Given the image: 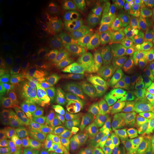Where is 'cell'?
<instances>
[{"label":"cell","instance_id":"cell-16","mask_svg":"<svg viewBox=\"0 0 154 154\" xmlns=\"http://www.w3.org/2000/svg\"><path fill=\"white\" fill-rule=\"evenodd\" d=\"M55 136L62 145H69L76 139L77 129L74 126H60L56 131Z\"/></svg>","mask_w":154,"mask_h":154},{"label":"cell","instance_id":"cell-14","mask_svg":"<svg viewBox=\"0 0 154 154\" xmlns=\"http://www.w3.org/2000/svg\"><path fill=\"white\" fill-rule=\"evenodd\" d=\"M59 72L65 78L74 79L78 76V69L73 61L66 56H60L57 60Z\"/></svg>","mask_w":154,"mask_h":154},{"label":"cell","instance_id":"cell-19","mask_svg":"<svg viewBox=\"0 0 154 154\" xmlns=\"http://www.w3.org/2000/svg\"><path fill=\"white\" fill-rule=\"evenodd\" d=\"M36 43L32 38H29L25 42L22 54V59L25 63H31L34 61L36 56Z\"/></svg>","mask_w":154,"mask_h":154},{"label":"cell","instance_id":"cell-15","mask_svg":"<svg viewBox=\"0 0 154 154\" xmlns=\"http://www.w3.org/2000/svg\"><path fill=\"white\" fill-rule=\"evenodd\" d=\"M5 91L8 99L15 106H20V105L24 104L25 101L24 93L22 88L17 82H9L6 86Z\"/></svg>","mask_w":154,"mask_h":154},{"label":"cell","instance_id":"cell-23","mask_svg":"<svg viewBox=\"0 0 154 154\" xmlns=\"http://www.w3.org/2000/svg\"><path fill=\"white\" fill-rule=\"evenodd\" d=\"M6 50H7V45H6L5 40L3 38H1V44H0V65L2 66L5 60Z\"/></svg>","mask_w":154,"mask_h":154},{"label":"cell","instance_id":"cell-7","mask_svg":"<svg viewBox=\"0 0 154 154\" xmlns=\"http://www.w3.org/2000/svg\"><path fill=\"white\" fill-rule=\"evenodd\" d=\"M96 59L102 74L119 79L125 87V72L121 63L108 55L101 47L97 48Z\"/></svg>","mask_w":154,"mask_h":154},{"label":"cell","instance_id":"cell-18","mask_svg":"<svg viewBox=\"0 0 154 154\" xmlns=\"http://www.w3.org/2000/svg\"><path fill=\"white\" fill-rule=\"evenodd\" d=\"M74 50L79 61L87 66L91 62V54L87 46L84 42H77L75 44Z\"/></svg>","mask_w":154,"mask_h":154},{"label":"cell","instance_id":"cell-1","mask_svg":"<svg viewBox=\"0 0 154 154\" xmlns=\"http://www.w3.org/2000/svg\"><path fill=\"white\" fill-rule=\"evenodd\" d=\"M121 63L125 72V87L136 88L154 76V51L140 44H131Z\"/></svg>","mask_w":154,"mask_h":154},{"label":"cell","instance_id":"cell-3","mask_svg":"<svg viewBox=\"0 0 154 154\" xmlns=\"http://www.w3.org/2000/svg\"><path fill=\"white\" fill-rule=\"evenodd\" d=\"M119 23L124 35L138 39L146 37L151 30L149 17L134 5H127L123 7Z\"/></svg>","mask_w":154,"mask_h":154},{"label":"cell","instance_id":"cell-8","mask_svg":"<svg viewBox=\"0 0 154 154\" xmlns=\"http://www.w3.org/2000/svg\"><path fill=\"white\" fill-rule=\"evenodd\" d=\"M81 112L79 108L71 101H63L57 106L55 120L63 126H74L80 122Z\"/></svg>","mask_w":154,"mask_h":154},{"label":"cell","instance_id":"cell-4","mask_svg":"<svg viewBox=\"0 0 154 154\" xmlns=\"http://www.w3.org/2000/svg\"><path fill=\"white\" fill-rule=\"evenodd\" d=\"M121 131V125L116 119H103L94 126L93 138L100 149L109 151L116 146L117 140Z\"/></svg>","mask_w":154,"mask_h":154},{"label":"cell","instance_id":"cell-12","mask_svg":"<svg viewBox=\"0 0 154 154\" xmlns=\"http://www.w3.org/2000/svg\"><path fill=\"white\" fill-rule=\"evenodd\" d=\"M74 149L80 154H91L101 150L94 138L88 134H84L76 138L74 141Z\"/></svg>","mask_w":154,"mask_h":154},{"label":"cell","instance_id":"cell-6","mask_svg":"<svg viewBox=\"0 0 154 154\" xmlns=\"http://www.w3.org/2000/svg\"><path fill=\"white\" fill-rule=\"evenodd\" d=\"M147 130V127L142 123L128 124L119 134L116 147L121 152L131 154L140 145Z\"/></svg>","mask_w":154,"mask_h":154},{"label":"cell","instance_id":"cell-20","mask_svg":"<svg viewBox=\"0 0 154 154\" xmlns=\"http://www.w3.org/2000/svg\"><path fill=\"white\" fill-rule=\"evenodd\" d=\"M36 154H55L54 146L49 138H42L36 147Z\"/></svg>","mask_w":154,"mask_h":154},{"label":"cell","instance_id":"cell-5","mask_svg":"<svg viewBox=\"0 0 154 154\" xmlns=\"http://www.w3.org/2000/svg\"><path fill=\"white\" fill-rule=\"evenodd\" d=\"M101 44L106 53L121 63L131 45L122 32L115 28H106L101 34Z\"/></svg>","mask_w":154,"mask_h":154},{"label":"cell","instance_id":"cell-29","mask_svg":"<svg viewBox=\"0 0 154 154\" xmlns=\"http://www.w3.org/2000/svg\"><path fill=\"white\" fill-rule=\"evenodd\" d=\"M152 154H154V153H152Z\"/></svg>","mask_w":154,"mask_h":154},{"label":"cell","instance_id":"cell-17","mask_svg":"<svg viewBox=\"0 0 154 154\" xmlns=\"http://www.w3.org/2000/svg\"><path fill=\"white\" fill-rule=\"evenodd\" d=\"M90 84L93 91L98 96H105L109 94L105 76L101 72L95 73L91 76Z\"/></svg>","mask_w":154,"mask_h":154},{"label":"cell","instance_id":"cell-21","mask_svg":"<svg viewBox=\"0 0 154 154\" xmlns=\"http://www.w3.org/2000/svg\"><path fill=\"white\" fill-rule=\"evenodd\" d=\"M41 80L45 85L54 86L57 84L59 81V78L58 74L53 69H47L42 72Z\"/></svg>","mask_w":154,"mask_h":154},{"label":"cell","instance_id":"cell-26","mask_svg":"<svg viewBox=\"0 0 154 154\" xmlns=\"http://www.w3.org/2000/svg\"><path fill=\"white\" fill-rule=\"evenodd\" d=\"M91 154H112L110 151H106V150H99V151L94 152Z\"/></svg>","mask_w":154,"mask_h":154},{"label":"cell","instance_id":"cell-27","mask_svg":"<svg viewBox=\"0 0 154 154\" xmlns=\"http://www.w3.org/2000/svg\"><path fill=\"white\" fill-rule=\"evenodd\" d=\"M55 154H72L70 151L66 149H60L59 151H57Z\"/></svg>","mask_w":154,"mask_h":154},{"label":"cell","instance_id":"cell-10","mask_svg":"<svg viewBox=\"0 0 154 154\" xmlns=\"http://www.w3.org/2000/svg\"><path fill=\"white\" fill-rule=\"evenodd\" d=\"M26 96L32 106L38 112L43 113L49 109V100L46 94L34 82L28 83L26 86Z\"/></svg>","mask_w":154,"mask_h":154},{"label":"cell","instance_id":"cell-9","mask_svg":"<svg viewBox=\"0 0 154 154\" xmlns=\"http://www.w3.org/2000/svg\"><path fill=\"white\" fill-rule=\"evenodd\" d=\"M4 119L9 128L20 130L27 127L31 123V116L26 109L18 106H9L4 113Z\"/></svg>","mask_w":154,"mask_h":154},{"label":"cell","instance_id":"cell-22","mask_svg":"<svg viewBox=\"0 0 154 154\" xmlns=\"http://www.w3.org/2000/svg\"><path fill=\"white\" fill-rule=\"evenodd\" d=\"M19 5L21 10L26 14H29L33 9V3L31 1H20Z\"/></svg>","mask_w":154,"mask_h":154},{"label":"cell","instance_id":"cell-24","mask_svg":"<svg viewBox=\"0 0 154 154\" xmlns=\"http://www.w3.org/2000/svg\"><path fill=\"white\" fill-rule=\"evenodd\" d=\"M0 154H12L11 150L9 149L8 146L2 141L0 143Z\"/></svg>","mask_w":154,"mask_h":154},{"label":"cell","instance_id":"cell-2","mask_svg":"<svg viewBox=\"0 0 154 154\" xmlns=\"http://www.w3.org/2000/svg\"><path fill=\"white\" fill-rule=\"evenodd\" d=\"M122 111L132 123H148L154 121V103L146 88L138 87L126 94L122 99Z\"/></svg>","mask_w":154,"mask_h":154},{"label":"cell","instance_id":"cell-13","mask_svg":"<svg viewBox=\"0 0 154 154\" xmlns=\"http://www.w3.org/2000/svg\"><path fill=\"white\" fill-rule=\"evenodd\" d=\"M147 132L140 145L131 154H152L154 153V121L148 124Z\"/></svg>","mask_w":154,"mask_h":154},{"label":"cell","instance_id":"cell-28","mask_svg":"<svg viewBox=\"0 0 154 154\" xmlns=\"http://www.w3.org/2000/svg\"><path fill=\"white\" fill-rule=\"evenodd\" d=\"M2 2H3L4 3V5H7L8 2H7V1H3V2L2 1ZM2 5H3V4L1 3V7H2Z\"/></svg>","mask_w":154,"mask_h":154},{"label":"cell","instance_id":"cell-11","mask_svg":"<svg viewBox=\"0 0 154 154\" xmlns=\"http://www.w3.org/2000/svg\"><path fill=\"white\" fill-rule=\"evenodd\" d=\"M12 154H36L33 142L24 133H17L15 135L11 146Z\"/></svg>","mask_w":154,"mask_h":154},{"label":"cell","instance_id":"cell-25","mask_svg":"<svg viewBox=\"0 0 154 154\" xmlns=\"http://www.w3.org/2000/svg\"><path fill=\"white\" fill-rule=\"evenodd\" d=\"M146 90H147L148 93L149 94V95L151 96L152 100H153L154 103V82H151V84H149V85L146 87Z\"/></svg>","mask_w":154,"mask_h":154}]
</instances>
